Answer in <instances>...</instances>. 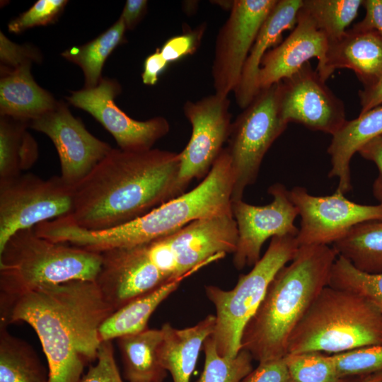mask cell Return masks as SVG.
<instances>
[{"label": "cell", "instance_id": "7a4b0ae2", "mask_svg": "<svg viewBox=\"0 0 382 382\" xmlns=\"http://www.w3.org/2000/svg\"><path fill=\"white\" fill-rule=\"evenodd\" d=\"M115 311L96 281L72 280L29 291L0 311V327H32L48 364L47 382H80L97 359L99 328Z\"/></svg>", "mask_w": 382, "mask_h": 382}, {"label": "cell", "instance_id": "d590c367", "mask_svg": "<svg viewBox=\"0 0 382 382\" xmlns=\"http://www.w3.org/2000/svg\"><path fill=\"white\" fill-rule=\"evenodd\" d=\"M80 382H125L117 365L112 341L101 342L97 359Z\"/></svg>", "mask_w": 382, "mask_h": 382}, {"label": "cell", "instance_id": "ac0fdd59", "mask_svg": "<svg viewBox=\"0 0 382 382\" xmlns=\"http://www.w3.org/2000/svg\"><path fill=\"white\" fill-rule=\"evenodd\" d=\"M328 46L326 37L301 8L289 35L264 55L257 79L258 92L289 77L312 58L318 59L317 69L320 68Z\"/></svg>", "mask_w": 382, "mask_h": 382}, {"label": "cell", "instance_id": "ffe728a7", "mask_svg": "<svg viewBox=\"0 0 382 382\" xmlns=\"http://www.w3.org/2000/svg\"><path fill=\"white\" fill-rule=\"evenodd\" d=\"M302 4L303 0H277L263 22L233 91L241 108H245L257 94V79L261 61L268 49L279 44L285 30L294 28Z\"/></svg>", "mask_w": 382, "mask_h": 382}, {"label": "cell", "instance_id": "74e56055", "mask_svg": "<svg viewBox=\"0 0 382 382\" xmlns=\"http://www.w3.org/2000/svg\"><path fill=\"white\" fill-rule=\"evenodd\" d=\"M1 67L13 69L27 63L39 62L42 55L36 47L30 45H18L0 33Z\"/></svg>", "mask_w": 382, "mask_h": 382}, {"label": "cell", "instance_id": "bcb514c9", "mask_svg": "<svg viewBox=\"0 0 382 382\" xmlns=\"http://www.w3.org/2000/svg\"><path fill=\"white\" fill-rule=\"evenodd\" d=\"M363 377H349L342 379L340 382H357ZM288 382H298L292 379H289Z\"/></svg>", "mask_w": 382, "mask_h": 382}, {"label": "cell", "instance_id": "60d3db41", "mask_svg": "<svg viewBox=\"0 0 382 382\" xmlns=\"http://www.w3.org/2000/svg\"><path fill=\"white\" fill-rule=\"evenodd\" d=\"M365 16L354 26L365 30H376L382 37V0H363Z\"/></svg>", "mask_w": 382, "mask_h": 382}, {"label": "cell", "instance_id": "9a60e30c", "mask_svg": "<svg viewBox=\"0 0 382 382\" xmlns=\"http://www.w3.org/2000/svg\"><path fill=\"white\" fill-rule=\"evenodd\" d=\"M268 193L273 200L263 206L253 205L243 199L232 202L231 210L238 228L233 262L237 270L254 266L260 259L262 245L268 238L296 236L299 233L294 224L299 212L289 197V190L277 183L269 187Z\"/></svg>", "mask_w": 382, "mask_h": 382}, {"label": "cell", "instance_id": "484cf974", "mask_svg": "<svg viewBox=\"0 0 382 382\" xmlns=\"http://www.w3.org/2000/svg\"><path fill=\"white\" fill-rule=\"evenodd\" d=\"M28 128L27 122L0 116V180L18 176L36 163L38 145Z\"/></svg>", "mask_w": 382, "mask_h": 382}, {"label": "cell", "instance_id": "8992f818", "mask_svg": "<svg viewBox=\"0 0 382 382\" xmlns=\"http://www.w3.org/2000/svg\"><path fill=\"white\" fill-rule=\"evenodd\" d=\"M100 253L39 236L35 228L13 234L0 250V311L38 287L96 281Z\"/></svg>", "mask_w": 382, "mask_h": 382}, {"label": "cell", "instance_id": "f35d334b", "mask_svg": "<svg viewBox=\"0 0 382 382\" xmlns=\"http://www.w3.org/2000/svg\"><path fill=\"white\" fill-rule=\"evenodd\" d=\"M290 378L283 358L259 363L241 382H288Z\"/></svg>", "mask_w": 382, "mask_h": 382}, {"label": "cell", "instance_id": "7402d4cb", "mask_svg": "<svg viewBox=\"0 0 382 382\" xmlns=\"http://www.w3.org/2000/svg\"><path fill=\"white\" fill-rule=\"evenodd\" d=\"M32 63L13 69L1 67L0 115L30 122L52 110L57 102L31 74Z\"/></svg>", "mask_w": 382, "mask_h": 382}, {"label": "cell", "instance_id": "5b68a950", "mask_svg": "<svg viewBox=\"0 0 382 382\" xmlns=\"http://www.w3.org/2000/svg\"><path fill=\"white\" fill-rule=\"evenodd\" d=\"M233 189L231 158L224 147L209 174L190 191L117 227L102 231L77 228L74 241L78 246L98 253L147 243L195 221L232 213Z\"/></svg>", "mask_w": 382, "mask_h": 382}, {"label": "cell", "instance_id": "f1b7e54d", "mask_svg": "<svg viewBox=\"0 0 382 382\" xmlns=\"http://www.w3.org/2000/svg\"><path fill=\"white\" fill-rule=\"evenodd\" d=\"M126 27L120 18L110 28L94 40L80 46L67 49L62 56L76 64L83 71L85 88L96 87L103 79L102 69L108 57L120 44L125 37Z\"/></svg>", "mask_w": 382, "mask_h": 382}, {"label": "cell", "instance_id": "30bf717a", "mask_svg": "<svg viewBox=\"0 0 382 382\" xmlns=\"http://www.w3.org/2000/svg\"><path fill=\"white\" fill-rule=\"evenodd\" d=\"M75 187L59 176L42 179L33 173L0 180V250L19 231L69 216Z\"/></svg>", "mask_w": 382, "mask_h": 382}, {"label": "cell", "instance_id": "d4e9b609", "mask_svg": "<svg viewBox=\"0 0 382 382\" xmlns=\"http://www.w3.org/2000/svg\"><path fill=\"white\" fill-rule=\"evenodd\" d=\"M191 275L181 277L140 296L112 313L99 328L100 341H112L146 330L149 320L158 306Z\"/></svg>", "mask_w": 382, "mask_h": 382}, {"label": "cell", "instance_id": "ee69618b", "mask_svg": "<svg viewBox=\"0 0 382 382\" xmlns=\"http://www.w3.org/2000/svg\"><path fill=\"white\" fill-rule=\"evenodd\" d=\"M361 110L364 113L382 105V77L374 85L359 91Z\"/></svg>", "mask_w": 382, "mask_h": 382}, {"label": "cell", "instance_id": "d6a6232c", "mask_svg": "<svg viewBox=\"0 0 382 382\" xmlns=\"http://www.w3.org/2000/svg\"><path fill=\"white\" fill-rule=\"evenodd\" d=\"M284 359L291 379L296 381L340 382L343 379L339 376L330 354L311 352L288 354Z\"/></svg>", "mask_w": 382, "mask_h": 382}, {"label": "cell", "instance_id": "3957f363", "mask_svg": "<svg viewBox=\"0 0 382 382\" xmlns=\"http://www.w3.org/2000/svg\"><path fill=\"white\" fill-rule=\"evenodd\" d=\"M180 154L159 149H113L75 187L74 209L67 216L88 231L117 227L181 195Z\"/></svg>", "mask_w": 382, "mask_h": 382}, {"label": "cell", "instance_id": "4dcf8cb0", "mask_svg": "<svg viewBox=\"0 0 382 382\" xmlns=\"http://www.w3.org/2000/svg\"><path fill=\"white\" fill-rule=\"evenodd\" d=\"M204 366L203 371L196 382H241L253 371L249 352L241 349L233 357L221 356L213 339L209 336L204 341Z\"/></svg>", "mask_w": 382, "mask_h": 382}, {"label": "cell", "instance_id": "8d00e7d4", "mask_svg": "<svg viewBox=\"0 0 382 382\" xmlns=\"http://www.w3.org/2000/svg\"><path fill=\"white\" fill-rule=\"evenodd\" d=\"M206 28L205 24H201L168 39L159 49L163 59L170 63L194 54L202 42Z\"/></svg>", "mask_w": 382, "mask_h": 382}, {"label": "cell", "instance_id": "e575fe53", "mask_svg": "<svg viewBox=\"0 0 382 382\" xmlns=\"http://www.w3.org/2000/svg\"><path fill=\"white\" fill-rule=\"evenodd\" d=\"M64 0H39L28 11L8 24L10 32L19 33L26 29L46 25L57 18L66 6Z\"/></svg>", "mask_w": 382, "mask_h": 382}, {"label": "cell", "instance_id": "44dd1931", "mask_svg": "<svg viewBox=\"0 0 382 382\" xmlns=\"http://www.w3.org/2000/svg\"><path fill=\"white\" fill-rule=\"evenodd\" d=\"M382 135V105L359 114L332 136L328 148L331 168L329 178H337V191L346 194L352 190L350 162L354 154L367 142Z\"/></svg>", "mask_w": 382, "mask_h": 382}, {"label": "cell", "instance_id": "b9f144b4", "mask_svg": "<svg viewBox=\"0 0 382 382\" xmlns=\"http://www.w3.org/2000/svg\"><path fill=\"white\" fill-rule=\"evenodd\" d=\"M168 64L162 57L160 50L157 49L155 52L145 59L141 74L143 83L149 86L155 85L159 75L166 70Z\"/></svg>", "mask_w": 382, "mask_h": 382}, {"label": "cell", "instance_id": "2e32d148", "mask_svg": "<svg viewBox=\"0 0 382 382\" xmlns=\"http://www.w3.org/2000/svg\"><path fill=\"white\" fill-rule=\"evenodd\" d=\"M121 91L116 80L103 78L96 87L72 92L67 100L100 122L121 150L139 152L153 149L154 144L169 132L168 121L162 116L145 121L130 117L115 103Z\"/></svg>", "mask_w": 382, "mask_h": 382}, {"label": "cell", "instance_id": "7bdbcfd3", "mask_svg": "<svg viewBox=\"0 0 382 382\" xmlns=\"http://www.w3.org/2000/svg\"><path fill=\"white\" fill-rule=\"evenodd\" d=\"M147 7L146 0H127L120 18L126 29H133L144 16Z\"/></svg>", "mask_w": 382, "mask_h": 382}, {"label": "cell", "instance_id": "d6986e66", "mask_svg": "<svg viewBox=\"0 0 382 382\" xmlns=\"http://www.w3.org/2000/svg\"><path fill=\"white\" fill-rule=\"evenodd\" d=\"M354 72L364 88L382 77V37L374 30L353 25L338 39L329 42L323 66L316 69L325 81L337 69Z\"/></svg>", "mask_w": 382, "mask_h": 382}, {"label": "cell", "instance_id": "cb8c5ba5", "mask_svg": "<svg viewBox=\"0 0 382 382\" xmlns=\"http://www.w3.org/2000/svg\"><path fill=\"white\" fill-rule=\"evenodd\" d=\"M161 329H149L117 339L127 382H163L167 371L161 364Z\"/></svg>", "mask_w": 382, "mask_h": 382}, {"label": "cell", "instance_id": "f6af8a7d", "mask_svg": "<svg viewBox=\"0 0 382 382\" xmlns=\"http://www.w3.org/2000/svg\"><path fill=\"white\" fill-rule=\"evenodd\" d=\"M357 382H382V371L364 376Z\"/></svg>", "mask_w": 382, "mask_h": 382}, {"label": "cell", "instance_id": "5bb4252c", "mask_svg": "<svg viewBox=\"0 0 382 382\" xmlns=\"http://www.w3.org/2000/svg\"><path fill=\"white\" fill-rule=\"evenodd\" d=\"M278 105L282 120L334 135L347 120L343 102L326 85L310 62L278 82Z\"/></svg>", "mask_w": 382, "mask_h": 382}, {"label": "cell", "instance_id": "ab89813d", "mask_svg": "<svg viewBox=\"0 0 382 382\" xmlns=\"http://www.w3.org/2000/svg\"><path fill=\"white\" fill-rule=\"evenodd\" d=\"M358 153L364 158L374 163L377 167L378 174L373 183L372 193L379 204H382V135L367 142Z\"/></svg>", "mask_w": 382, "mask_h": 382}, {"label": "cell", "instance_id": "603a6c76", "mask_svg": "<svg viewBox=\"0 0 382 382\" xmlns=\"http://www.w3.org/2000/svg\"><path fill=\"white\" fill-rule=\"evenodd\" d=\"M215 323L216 316L208 315L196 325L183 329L173 328L168 323L162 325L159 357L173 382H190L199 352L213 333Z\"/></svg>", "mask_w": 382, "mask_h": 382}, {"label": "cell", "instance_id": "4fadbf2b", "mask_svg": "<svg viewBox=\"0 0 382 382\" xmlns=\"http://www.w3.org/2000/svg\"><path fill=\"white\" fill-rule=\"evenodd\" d=\"M289 195L301 219L296 236L299 246L328 245L357 224L382 221V204H357L337 190L331 195L315 196L305 187L296 186L289 190Z\"/></svg>", "mask_w": 382, "mask_h": 382}, {"label": "cell", "instance_id": "1f68e13d", "mask_svg": "<svg viewBox=\"0 0 382 382\" xmlns=\"http://www.w3.org/2000/svg\"><path fill=\"white\" fill-rule=\"evenodd\" d=\"M328 286L352 291L366 298L382 313V273L372 274L363 272L345 258L337 256L331 270Z\"/></svg>", "mask_w": 382, "mask_h": 382}, {"label": "cell", "instance_id": "4316f807", "mask_svg": "<svg viewBox=\"0 0 382 382\" xmlns=\"http://www.w3.org/2000/svg\"><path fill=\"white\" fill-rule=\"evenodd\" d=\"M337 256L367 274L382 273V221L363 222L353 226L332 243Z\"/></svg>", "mask_w": 382, "mask_h": 382}, {"label": "cell", "instance_id": "8fae6325", "mask_svg": "<svg viewBox=\"0 0 382 382\" xmlns=\"http://www.w3.org/2000/svg\"><path fill=\"white\" fill-rule=\"evenodd\" d=\"M231 102L216 93L197 101L187 100L183 112L192 126L190 139L180 154L178 188L183 195L194 179H204L228 141Z\"/></svg>", "mask_w": 382, "mask_h": 382}, {"label": "cell", "instance_id": "ba28073f", "mask_svg": "<svg viewBox=\"0 0 382 382\" xmlns=\"http://www.w3.org/2000/svg\"><path fill=\"white\" fill-rule=\"evenodd\" d=\"M299 248L296 236H274L265 254L248 273L239 277L232 289L205 286L206 295L216 309V323L211 337L221 356L233 358L240 352L246 324L276 274L292 260Z\"/></svg>", "mask_w": 382, "mask_h": 382}, {"label": "cell", "instance_id": "836d02e7", "mask_svg": "<svg viewBox=\"0 0 382 382\" xmlns=\"http://www.w3.org/2000/svg\"><path fill=\"white\" fill-rule=\"evenodd\" d=\"M341 378L364 377L382 371V345L330 354Z\"/></svg>", "mask_w": 382, "mask_h": 382}, {"label": "cell", "instance_id": "6da1fadb", "mask_svg": "<svg viewBox=\"0 0 382 382\" xmlns=\"http://www.w3.org/2000/svg\"><path fill=\"white\" fill-rule=\"evenodd\" d=\"M237 241L233 214L197 220L151 241L100 253L102 264L96 282L115 311L140 296L233 254Z\"/></svg>", "mask_w": 382, "mask_h": 382}, {"label": "cell", "instance_id": "f546056e", "mask_svg": "<svg viewBox=\"0 0 382 382\" xmlns=\"http://www.w3.org/2000/svg\"><path fill=\"white\" fill-rule=\"evenodd\" d=\"M363 0H303L301 9L328 42L340 38L358 14Z\"/></svg>", "mask_w": 382, "mask_h": 382}, {"label": "cell", "instance_id": "9c48e42d", "mask_svg": "<svg viewBox=\"0 0 382 382\" xmlns=\"http://www.w3.org/2000/svg\"><path fill=\"white\" fill-rule=\"evenodd\" d=\"M232 122L228 145L233 175L232 202L257 180L262 161L288 124L281 117L278 83L261 89Z\"/></svg>", "mask_w": 382, "mask_h": 382}, {"label": "cell", "instance_id": "e0dca14e", "mask_svg": "<svg viewBox=\"0 0 382 382\" xmlns=\"http://www.w3.org/2000/svg\"><path fill=\"white\" fill-rule=\"evenodd\" d=\"M29 127L46 134L58 153L60 177L76 187L108 155L110 145L93 136L62 102L30 121Z\"/></svg>", "mask_w": 382, "mask_h": 382}, {"label": "cell", "instance_id": "7c38bea8", "mask_svg": "<svg viewBox=\"0 0 382 382\" xmlns=\"http://www.w3.org/2000/svg\"><path fill=\"white\" fill-rule=\"evenodd\" d=\"M277 0H233L216 39L212 76L214 93L228 97L240 80L257 33Z\"/></svg>", "mask_w": 382, "mask_h": 382}, {"label": "cell", "instance_id": "277c9868", "mask_svg": "<svg viewBox=\"0 0 382 382\" xmlns=\"http://www.w3.org/2000/svg\"><path fill=\"white\" fill-rule=\"evenodd\" d=\"M337 257L333 248L326 245L299 246L290 263L276 274L246 324L241 349L259 363L284 358L294 330L328 286Z\"/></svg>", "mask_w": 382, "mask_h": 382}, {"label": "cell", "instance_id": "83f0119b", "mask_svg": "<svg viewBox=\"0 0 382 382\" xmlns=\"http://www.w3.org/2000/svg\"><path fill=\"white\" fill-rule=\"evenodd\" d=\"M48 370L33 347L0 327V382H47Z\"/></svg>", "mask_w": 382, "mask_h": 382}, {"label": "cell", "instance_id": "52a82bcc", "mask_svg": "<svg viewBox=\"0 0 382 382\" xmlns=\"http://www.w3.org/2000/svg\"><path fill=\"white\" fill-rule=\"evenodd\" d=\"M382 345V313L366 298L326 286L294 330L287 354H339Z\"/></svg>", "mask_w": 382, "mask_h": 382}]
</instances>
